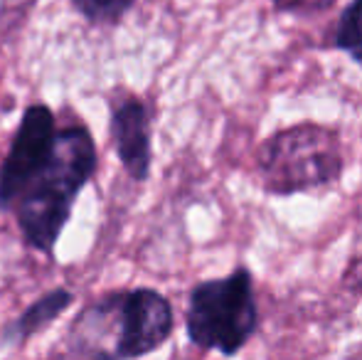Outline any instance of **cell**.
<instances>
[{"instance_id": "ba28073f", "label": "cell", "mask_w": 362, "mask_h": 360, "mask_svg": "<svg viewBox=\"0 0 362 360\" xmlns=\"http://www.w3.org/2000/svg\"><path fill=\"white\" fill-rule=\"evenodd\" d=\"M69 3L91 25L109 28V25H119L126 18V13L134 8L136 0H69Z\"/></svg>"}, {"instance_id": "5b68a950", "label": "cell", "mask_w": 362, "mask_h": 360, "mask_svg": "<svg viewBox=\"0 0 362 360\" xmlns=\"http://www.w3.org/2000/svg\"><path fill=\"white\" fill-rule=\"evenodd\" d=\"M54 136H57V124L52 109L47 104L28 106L0 163V210H10L25 180L45 163L54 146Z\"/></svg>"}, {"instance_id": "6da1fadb", "label": "cell", "mask_w": 362, "mask_h": 360, "mask_svg": "<svg viewBox=\"0 0 362 360\" xmlns=\"http://www.w3.org/2000/svg\"><path fill=\"white\" fill-rule=\"evenodd\" d=\"M99 163L96 144L86 126L57 129L47 161L25 180L8 212H13L25 242L52 255L72 217L74 202Z\"/></svg>"}, {"instance_id": "7a4b0ae2", "label": "cell", "mask_w": 362, "mask_h": 360, "mask_svg": "<svg viewBox=\"0 0 362 360\" xmlns=\"http://www.w3.org/2000/svg\"><path fill=\"white\" fill-rule=\"evenodd\" d=\"M173 306L156 289L111 291L91 301L69 328L74 360H139L173 336Z\"/></svg>"}, {"instance_id": "277c9868", "label": "cell", "mask_w": 362, "mask_h": 360, "mask_svg": "<svg viewBox=\"0 0 362 360\" xmlns=\"http://www.w3.org/2000/svg\"><path fill=\"white\" fill-rule=\"evenodd\" d=\"M259 308L254 277L239 267L222 279L200 281L190 291L185 313L187 338L202 351L237 356L257 333Z\"/></svg>"}, {"instance_id": "8992f818", "label": "cell", "mask_w": 362, "mask_h": 360, "mask_svg": "<svg viewBox=\"0 0 362 360\" xmlns=\"http://www.w3.org/2000/svg\"><path fill=\"white\" fill-rule=\"evenodd\" d=\"M111 139L124 170L136 182L151 173V114L139 96H124L111 109Z\"/></svg>"}, {"instance_id": "9c48e42d", "label": "cell", "mask_w": 362, "mask_h": 360, "mask_svg": "<svg viewBox=\"0 0 362 360\" xmlns=\"http://www.w3.org/2000/svg\"><path fill=\"white\" fill-rule=\"evenodd\" d=\"M335 45L338 50L348 52L355 62H362V0H355L343 13L335 33Z\"/></svg>"}, {"instance_id": "3957f363", "label": "cell", "mask_w": 362, "mask_h": 360, "mask_svg": "<svg viewBox=\"0 0 362 360\" xmlns=\"http://www.w3.org/2000/svg\"><path fill=\"white\" fill-rule=\"evenodd\" d=\"M343 144L333 129L298 124L274 134L259 149V173L274 195L328 187L343 175Z\"/></svg>"}, {"instance_id": "52a82bcc", "label": "cell", "mask_w": 362, "mask_h": 360, "mask_svg": "<svg viewBox=\"0 0 362 360\" xmlns=\"http://www.w3.org/2000/svg\"><path fill=\"white\" fill-rule=\"evenodd\" d=\"M74 303V294L69 289H52L45 296H40L35 303H30L5 331V338L13 343H23L28 338H33L35 333H40L42 328H47L52 321H57L64 311Z\"/></svg>"}]
</instances>
